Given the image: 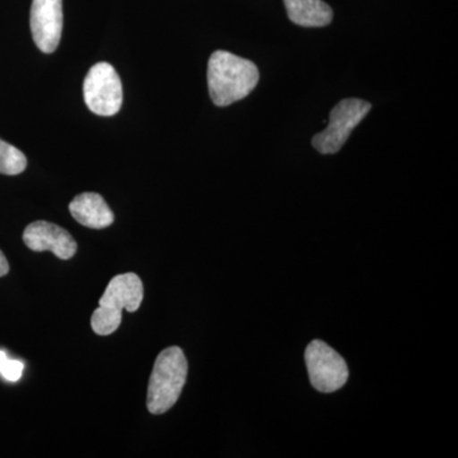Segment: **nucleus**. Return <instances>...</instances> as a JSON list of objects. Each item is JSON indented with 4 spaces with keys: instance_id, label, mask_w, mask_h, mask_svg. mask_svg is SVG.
I'll use <instances>...</instances> for the list:
<instances>
[{
    "instance_id": "f257e3e1",
    "label": "nucleus",
    "mask_w": 458,
    "mask_h": 458,
    "mask_svg": "<svg viewBox=\"0 0 458 458\" xmlns=\"http://www.w3.org/2000/svg\"><path fill=\"white\" fill-rule=\"evenodd\" d=\"M259 80L260 73L254 63L228 51H214L208 63V87L216 106H229L247 98Z\"/></svg>"
},
{
    "instance_id": "f03ea898",
    "label": "nucleus",
    "mask_w": 458,
    "mask_h": 458,
    "mask_svg": "<svg viewBox=\"0 0 458 458\" xmlns=\"http://www.w3.org/2000/svg\"><path fill=\"white\" fill-rule=\"evenodd\" d=\"M143 297V283L137 274L126 273L114 276L108 283L99 300L98 309L95 310L90 318L93 331L101 336L114 334L122 324L123 310L138 311Z\"/></svg>"
},
{
    "instance_id": "7ed1b4c3",
    "label": "nucleus",
    "mask_w": 458,
    "mask_h": 458,
    "mask_svg": "<svg viewBox=\"0 0 458 458\" xmlns=\"http://www.w3.org/2000/svg\"><path fill=\"white\" fill-rule=\"evenodd\" d=\"M188 378V360L179 346L159 352L148 385L147 406L159 415L168 411L179 400Z\"/></svg>"
},
{
    "instance_id": "20e7f679",
    "label": "nucleus",
    "mask_w": 458,
    "mask_h": 458,
    "mask_svg": "<svg viewBox=\"0 0 458 458\" xmlns=\"http://www.w3.org/2000/svg\"><path fill=\"white\" fill-rule=\"evenodd\" d=\"M372 105L360 98H346L330 113V123L324 131L315 135L313 147L322 155H334L342 149L352 131L369 113Z\"/></svg>"
},
{
    "instance_id": "39448f33",
    "label": "nucleus",
    "mask_w": 458,
    "mask_h": 458,
    "mask_svg": "<svg viewBox=\"0 0 458 458\" xmlns=\"http://www.w3.org/2000/svg\"><path fill=\"white\" fill-rule=\"evenodd\" d=\"M87 107L98 116H114L123 105V84L108 63H98L89 69L83 83Z\"/></svg>"
},
{
    "instance_id": "423d86ee",
    "label": "nucleus",
    "mask_w": 458,
    "mask_h": 458,
    "mask_svg": "<svg viewBox=\"0 0 458 458\" xmlns=\"http://www.w3.org/2000/svg\"><path fill=\"white\" fill-rule=\"evenodd\" d=\"M310 381L319 393L340 390L349 378V369L339 352L321 340H313L304 352Z\"/></svg>"
},
{
    "instance_id": "0eeeda50",
    "label": "nucleus",
    "mask_w": 458,
    "mask_h": 458,
    "mask_svg": "<svg viewBox=\"0 0 458 458\" xmlns=\"http://www.w3.org/2000/svg\"><path fill=\"white\" fill-rule=\"evenodd\" d=\"M30 25L36 47L42 53H54L62 38L63 0H32Z\"/></svg>"
},
{
    "instance_id": "6e6552de",
    "label": "nucleus",
    "mask_w": 458,
    "mask_h": 458,
    "mask_svg": "<svg viewBox=\"0 0 458 458\" xmlns=\"http://www.w3.org/2000/svg\"><path fill=\"white\" fill-rule=\"evenodd\" d=\"M23 241L32 251H50L62 260H69L77 252V242L72 234L50 222L31 223L25 229Z\"/></svg>"
},
{
    "instance_id": "1a4fd4ad",
    "label": "nucleus",
    "mask_w": 458,
    "mask_h": 458,
    "mask_svg": "<svg viewBox=\"0 0 458 458\" xmlns=\"http://www.w3.org/2000/svg\"><path fill=\"white\" fill-rule=\"evenodd\" d=\"M69 210L78 223L92 229L106 228L113 225L114 216L105 199L96 192L78 195L69 204Z\"/></svg>"
},
{
    "instance_id": "9d476101",
    "label": "nucleus",
    "mask_w": 458,
    "mask_h": 458,
    "mask_svg": "<svg viewBox=\"0 0 458 458\" xmlns=\"http://www.w3.org/2000/svg\"><path fill=\"white\" fill-rule=\"evenodd\" d=\"M289 20L302 27H324L333 21L334 13L324 0H284Z\"/></svg>"
},
{
    "instance_id": "9b49d317",
    "label": "nucleus",
    "mask_w": 458,
    "mask_h": 458,
    "mask_svg": "<svg viewBox=\"0 0 458 458\" xmlns=\"http://www.w3.org/2000/svg\"><path fill=\"white\" fill-rule=\"evenodd\" d=\"M26 167V156L18 148L0 140V174L14 176L22 174Z\"/></svg>"
},
{
    "instance_id": "f8f14e48",
    "label": "nucleus",
    "mask_w": 458,
    "mask_h": 458,
    "mask_svg": "<svg viewBox=\"0 0 458 458\" xmlns=\"http://www.w3.org/2000/svg\"><path fill=\"white\" fill-rule=\"evenodd\" d=\"M23 369H25V364L22 361L8 360L0 373L7 381L17 382L22 377Z\"/></svg>"
},
{
    "instance_id": "ddd939ff",
    "label": "nucleus",
    "mask_w": 458,
    "mask_h": 458,
    "mask_svg": "<svg viewBox=\"0 0 458 458\" xmlns=\"http://www.w3.org/2000/svg\"><path fill=\"white\" fill-rule=\"evenodd\" d=\"M9 271V264L4 254L0 251V276H7Z\"/></svg>"
},
{
    "instance_id": "4468645a",
    "label": "nucleus",
    "mask_w": 458,
    "mask_h": 458,
    "mask_svg": "<svg viewBox=\"0 0 458 458\" xmlns=\"http://www.w3.org/2000/svg\"><path fill=\"white\" fill-rule=\"evenodd\" d=\"M7 354H5L4 352L0 351V370H2L3 367H4V364L7 363Z\"/></svg>"
}]
</instances>
